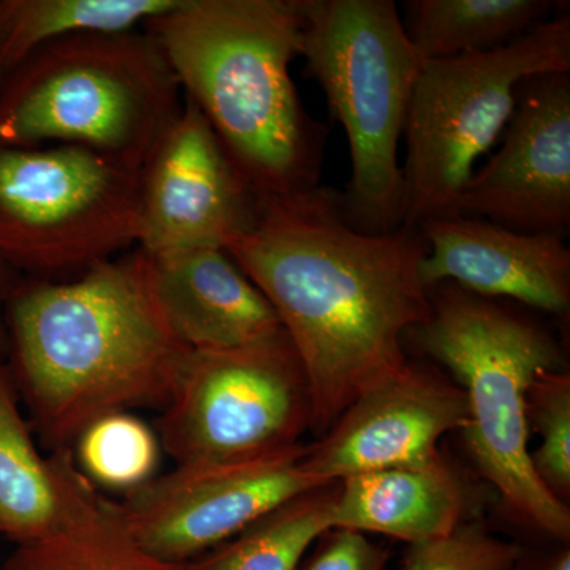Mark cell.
I'll list each match as a JSON object with an SVG mask.
<instances>
[{"label": "cell", "mask_w": 570, "mask_h": 570, "mask_svg": "<svg viewBox=\"0 0 570 570\" xmlns=\"http://www.w3.org/2000/svg\"><path fill=\"white\" fill-rule=\"evenodd\" d=\"M337 482L292 498L190 561V570H298L307 551L332 530Z\"/></svg>", "instance_id": "obj_20"}, {"label": "cell", "mask_w": 570, "mask_h": 570, "mask_svg": "<svg viewBox=\"0 0 570 570\" xmlns=\"http://www.w3.org/2000/svg\"><path fill=\"white\" fill-rule=\"evenodd\" d=\"M2 81H3V73H2V71H0V85H2Z\"/></svg>", "instance_id": "obj_28"}, {"label": "cell", "mask_w": 570, "mask_h": 570, "mask_svg": "<svg viewBox=\"0 0 570 570\" xmlns=\"http://www.w3.org/2000/svg\"><path fill=\"white\" fill-rule=\"evenodd\" d=\"M264 198L202 111L183 110L140 170L137 249L146 254L227 247L253 230Z\"/></svg>", "instance_id": "obj_11"}, {"label": "cell", "mask_w": 570, "mask_h": 570, "mask_svg": "<svg viewBox=\"0 0 570 570\" xmlns=\"http://www.w3.org/2000/svg\"><path fill=\"white\" fill-rule=\"evenodd\" d=\"M557 71H570L564 7L498 50L422 63L404 129V227L452 216L479 157L508 127L521 82Z\"/></svg>", "instance_id": "obj_7"}, {"label": "cell", "mask_w": 570, "mask_h": 570, "mask_svg": "<svg viewBox=\"0 0 570 570\" xmlns=\"http://www.w3.org/2000/svg\"><path fill=\"white\" fill-rule=\"evenodd\" d=\"M7 333L3 363L50 452L73 448L107 415L163 412L190 352L165 318L137 247L71 279L21 277Z\"/></svg>", "instance_id": "obj_2"}, {"label": "cell", "mask_w": 570, "mask_h": 570, "mask_svg": "<svg viewBox=\"0 0 570 570\" xmlns=\"http://www.w3.org/2000/svg\"><path fill=\"white\" fill-rule=\"evenodd\" d=\"M100 498L78 468L73 450L40 452L9 370L0 362V538L17 547L39 542Z\"/></svg>", "instance_id": "obj_16"}, {"label": "cell", "mask_w": 570, "mask_h": 570, "mask_svg": "<svg viewBox=\"0 0 570 570\" xmlns=\"http://www.w3.org/2000/svg\"><path fill=\"white\" fill-rule=\"evenodd\" d=\"M279 317L324 434L352 403L407 363L409 330L431 313L417 228L367 235L347 223L340 190L266 198L253 230L225 247Z\"/></svg>", "instance_id": "obj_1"}, {"label": "cell", "mask_w": 570, "mask_h": 570, "mask_svg": "<svg viewBox=\"0 0 570 570\" xmlns=\"http://www.w3.org/2000/svg\"><path fill=\"white\" fill-rule=\"evenodd\" d=\"M159 41L146 29L52 41L0 85V142L78 145L141 170L183 110Z\"/></svg>", "instance_id": "obj_5"}, {"label": "cell", "mask_w": 570, "mask_h": 570, "mask_svg": "<svg viewBox=\"0 0 570 570\" xmlns=\"http://www.w3.org/2000/svg\"><path fill=\"white\" fill-rule=\"evenodd\" d=\"M390 551L363 532L332 528L317 539L298 570H385Z\"/></svg>", "instance_id": "obj_25"}, {"label": "cell", "mask_w": 570, "mask_h": 570, "mask_svg": "<svg viewBox=\"0 0 570 570\" xmlns=\"http://www.w3.org/2000/svg\"><path fill=\"white\" fill-rule=\"evenodd\" d=\"M71 450L94 485L127 494L156 478L163 444L132 412H118L86 428Z\"/></svg>", "instance_id": "obj_22"}, {"label": "cell", "mask_w": 570, "mask_h": 570, "mask_svg": "<svg viewBox=\"0 0 570 570\" xmlns=\"http://www.w3.org/2000/svg\"><path fill=\"white\" fill-rule=\"evenodd\" d=\"M404 29L422 62L505 47L550 20L553 0H407Z\"/></svg>", "instance_id": "obj_18"}, {"label": "cell", "mask_w": 570, "mask_h": 570, "mask_svg": "<svg viewBox=\"0 0 570 570\" xmlns=\"http://www.w3.org/2000/svg\"><path fill=\"white\" fill-rule=\"evenodd\" d=\"M501 148L469 179L452 216L521 234L570 227V71L523 81Z\"/></svg>", "instance_id": "obj_12"}, {"label": "cell", "mask_w": 570, "mask_h": 570, "mask_svg": "<svg viewBox=\"0 0 570 570\" xmlns=\"http://www.w3.org/2000/svg\"><path fill=\"white\" fill-rule=\"evenodd\" d=\"M141 254L157 303L184 346L224 351L284 332L268 299L223 247Z\"/></svg>", "instance_id": "obj_15"}, {"label": "cell", "mask_w": 570, "mask_h": 570, "mask_svg": "<svg viewBox=\"0 0 570 570\" xmlns=\"http://www.w3.org/2000/svg\"><path fill=\"white\" fill-rule=\"evenodd\" d=\"M523 550L471 520L442 538L412 543L401 570H515Z\"/></svg>", "instance_id": "obj_24"}, {"label": "cell", "mask_w": 570, "mask_h": 570, "mask_svg": "<svg viewBox=\"0 0 570 570\" xmlns=\"http://www.w3.org/2000/svg\"><path fill=\"white\" fill-rule=\"evenodd\" d=\"M183 0H0V71L80 33L137 31Z\"/></svg>", "instance_id": "obj_19"}, {"label": "cell", "mask_w": 570, "mask_h": 570, "mask_svg": "<svg viewBox=\"0 0 570 570\" xmlns=\"http://www.w3.org/2000/svg\"><path fill=\"white\" fill-rule=\"evenodd\" d=\"M314 403L285 335L224 351L190 348L157 423L176 466L264 459L303 444Z\"/></svg>", "instance_id": "obj_9"}, {"label": "cell", "mask_w": 570, "mask_h": 570, "mask_svg": "<svg viewBox=\"0 0 570 570\" xmlns=\"http://www.w3.org/2000/svg\"><path fill=\"white\" fill-rule=\"evenodd\" d=\"M306 75L325 92L351 149L341 204L367 235L404 227L397 146L422 61L393 0H299Z\"/></svg>", "instance_id": "obj_6"}, {"label": "cell", "mask_w": 570, "mask_h": 570, "mask_svg": "<svg viewBox=\"0 0 570 570\" xmlns=\"http://www.w3.org/2000/svg\"><path fill=\"white\" fill-rule=\"evenodd\" d=\"M140 170L78 145L0 142V257L66 281L137 246Z\"/></svg>", "instance_id": "obj_8"}, {"label": "cell", "mask_w": 570, "mask_h": 570, "mask_svg": "<svg viewBox=\"0 0 570 570\" xmlns=\"http://www.w3.org/2000/svg\"><path fill=\"white\" fill-rule=\"evenodd\" d=\"M306 449L299 444L264 459L176 466L124 494L119 510L146 550L189 564L292 498L328 485L303 469Z\"/></svg>", "instance_id": "obj_10"}, {"label": "cell", "mask_w": 570, "mask_h": 570, "mask_svg": "<svg viewBox=\"0 0 570 570\" xmlns=\"http://www.w3.org/2000/svg\"><path fill=\"white\" fill-rule=\"evenodd\" d=\"M417 230L426 245L420 266L426 288L450 283L472 294L568 316L570 249L564 236L521 234L466 216L431 217Z\"/></svg>", "instance_id": "obj_14"}, {"label": "cell", "mask_w": 570, "mask_h": 570, "mask_svg": "<svg viewBox=\"0 0 570 570\" xmlns=\"http://www.w3.org/2000/svg\"><path fill=\"white\" fill-rule=\"evenodd\" d=\"M20 273L13 268L2 257H0V362H6L7 351H9V333H7V307H9L10 296L14 287L21 281Z\"/></svg>", "instance_id": "obj_26"}, {"label": "cell", "mask_w": 570, "mask_h": 570, "mask_svg": "<svg viewBox=\"0 0 570 570\" xmlns=\"http://www.w3.org/2000/svg\"><path fill=\"white\" fill-rule=\"evenodd\" d=\"M515 570H570V550L568 547L566 549L562 547L553 553L542 554L538 560L530 562L527 568H524L520 558Z\"/></svg>", "instance_id": "obj_27"}, {"label": "cell", "mask_w": 570, "mask_h": 570, "mask_svg": "<svg viewBox=\"0 0 570 570\" xmlns=\"http://www.w3.org/2000/svg\"><path fill=\"white\" fill-rule=\"evenodd\" d=\"M528 426L540 436L531 463L542 485L569 504L570 498V377L564 370L542 371L527 401Z\"/></svg>", "instance_id": "obj_23"}, {"label": "cell", "mask_w": 570, "mask_h": 570, "mask_svg": "<svg viewBox=\"0 0 570 570\" xmlns=\"http://www.w3.org/2000/svg\"><path fill=\"white\" fill-rule=\"evenodd\" d=\"M142 29L264 200L321 184L328 129L305 110L291 75L299 0H183Z\"/></svg>", "instance_id": "obj_3"}, {"label": "cell", "mask_w": 570, "mask_h": 570, "mask_svg": "<svg viewBox=\"0 0 570 570\" xmlns=\"http://www.w3.org/2000/svg\"><path fill=\"white\" fill-rule=\"evenodd\" d=\"M463 390L436 371L406 363L356 397L314 444L303 469L332 483L385 469L422 468L441 460L439 442L463 430Z\"/></svg>", "instance_id": "obj_13"}, {"label": "cell", "mask_w": 570, "mask_h": 570, "mask_svg": "<svg viewBox=\"0 0 570 570\" xmlns=\"http://www.w3.org/2000/svg\"><path fill=\"white\" fill-rule=\"evenodd\" d=\"M3 570H190L165 561L135 539L118 501L100 498L61 531L20 546Z\"/></svg>", "instance_id": "obj_21"}, {"label": "cell", "mask_w": 570, "mask_h": 570, "mask_svg": "<svg viewBox=\"0 0 570 570\" xmlns=\"http://www.w3.org/2000/svg\"><path fill=\"white\" fill-rule=\"evenodd\" d=\"M478 509L474 487L442 456L428 466L340 480L332 528L387 535L412 546L450 534L474 520Z\"/></svg>", "instance_id": "obj_17"}, {"label": "cell", "mask_w": 570, "mask_h": 570, "mask_svg": "<svg viewBox=\"0 0 570 570\" xmlns=\"http://www.w3.org/2000/svg\"><path fill=\"white\" fill-rule=\"evenodd\" d=\"M431 313L409 330L422 354L444 366L468 403L469 456L513 520L568 543L569 505L542 485L531 463L528 392L542 371L564 370L554 337L497 298L442 283L428 287ZM404 340V341H406Z\"/></svg>", "instance_id": "obj_4"}]
</instances>
